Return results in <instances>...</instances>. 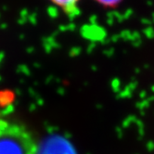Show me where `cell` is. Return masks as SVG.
<instances>
[{"instance_id": "cell-1", "label": "cell", "mask_w": 154, "mask_h": 154, "mask_svg": "<svg viewBox=\"0 0 154 154\" xmlns=\"http://www.w3.org/2000/svg\"><path fill=\"white\" fill-rule=\"evenodd\" d=\"M0 154H39V147L24 125L0 119Z\"/></svg>"}, {"instance_id": "cell-2", "label": "cell", "mask_w": 154, "mask_h": 154, "mask_svg": "<svg viewBox=\"0 0 154 154\" xmlns=\"http://www.w3.org/2000/svg\"><path fill=\"white\" fill-rule=\"evenodd\" d=\"M49 1L60 8L64 13L73 16L78 12V6L81 0H49Z\"/></svg>"}, {"instance_id": "cell-3", "label": "cell", "mask_w": 154, "mask_h": 154, "mask_svg": "<svg viewBox=\"0 0 154 154\" xmlns=\"http://www.w3.org/2000/svg\"><path fill=\"white\" fill-rule=\"evenodd\" d=\"M100 4L104 5V6H108V7H113L115 5L118 4V2L120 0H97Z\"/></svg>"}]
</instances>
